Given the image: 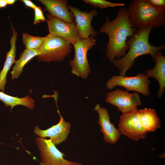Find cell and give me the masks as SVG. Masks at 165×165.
I'll return each instance as SVG.
<instances>
[{"instance_id":"cell-1","label":"cell","mask_w":165,"mask_h":165,"mask_svg":"<svg viewBox=\"0 0 165 165\" xmlns=\"http://www.w3.org/2000/svg\"><path fill=\"white\" fill-rule=\"evenodd\" d=\"M137 30L129 20L127 7L120 8L116 17L112 20H110L108 16L107 17L99 31L106 33L108 36L105 55L110 62L112 63L115 59L120 58L125 55L129 49L126 44L127 38L132 36Z\"/></svg>"},{"instance_id":"cell-2","label":"cell","mask_w":165,"mask_h":165,"mask_svg":"<svg viewBox=\"0 0 165 165\" xmlns=\"http://www.w3.org/2000/svg\"><path fill=\"white\" fill-rule=\"evenodd\" d=\"M152 28L147 26L137 28L134 34L127 40L126 44L129 47L128 52L123 57L116 58L112 62L118 68L119 75L125 76L127 71L132 68L138 57L149 55L155 62L157 52L165 50V45L156 46L149 43V35Z\"/></svg>"},{"instance_id":"cell-3","label":"cell","mask_w":165,"mask_h":165,"mask_svg":"<svg viewBox=\"0 0 165 165\" xmlns=\"http://www.w3.org/2000/svg\"><path fill=\"white\" fill-rule=\"evenodd\" d=\"M129 20L137 28L147 26L158 28L165 23V9L155 8L146 0H132L127 8Z\"/></svg>"},{"instance_id":"cell-4","label":"cell","mask_w":165,"mask_h":165,"mask_svg":"<svg viewBox=\"0 0 165 165\" xmlns=\"http://www.w3.org/2000/svg\"><path fill=\"white\" fill-rule=\"evenodd\" d=\"M72 45L59 36L48 34L38 49V60L41 61H64L72 51Z\"/></svg>"},{"instance_id":"cell-5","label":"cell","mask_w":165,"mask_h":165,"mask_svg":"<svg viewBox=\"0 0 165 165\" xmlns=\"http://www.w3.org/2000/svg\"><path fill=\"white\" fill-rule=\"evenodd\" d=\"M72 45L74 49L75 57L69 61L71 73L85 79L91 71L87 59V53L96 45V40L91 36L86 39L80 38Z\"/></svg>"},{"instance_id":"cell-6","label":"cell","mask_w":165,"mask_h":165,"mask_svg":"<svg viewBox=\"0 0 165 165\" xmlns=\"http://www.w3.org/2000/svg\"><path fill=\"white\" fill-rule=\"evenodd\" d=\"M151 83L147 76L144 73H140L134 76L113 75L107 80L106 85L107 88L110 90L116 86H121L128 92L134 91L147 97L150 95Z\"/></svg>"},{"instance_id":"cell-7","label":"cell","mask_w":165,"mask_h":165,"mask_svg":"<svg viewBox=\"0 0 165 165\" xmlns=\"http://www.w3.org/2000/svg\"><path fill=\"white\" fill-rule=\"evenodd\" d=\"M118 127L121 134L135 141L145 138L147 135L141 125L140 110L138 108L122 113Z\"/></svg>"},{"instance_id":"cell-8","label":"cell","mask_w":165,"mask_h":165,"mask_svg":"<svg viewBox=\"0 0 165 165\" xmlns=\"http://www.w3.org/2000/svg\"><path fill=\"white\" fill-rule=\"evenodd\" d=\"M35 140L39 152L42 165H83L81 163L64 159L66 155L57 148L50 139L38 137Z\"/></svg>"},{"instance_id":"cell-9","label":"cell","mask_w":165,"mask_h":165,"mask_svg":"<svg viewBox=\"0 0 165 165\" xmlns=\"http://www.w3.org/2000/svg\"><path fill=\"white\" fill-rule=\"evenodd\" d=\"M105 101L117 107L122 113L141 105L140 96L137 92L130 93L119 88L107 93Z\"/></svg>"},{"instance_id":"cell-10","label":"cell","mask_w":165,"mask_h":165,"mask_svg":"<svg viewBox=\"0 0 165 165\" xmlns=\"http://www.w3.org/2000/svg\"><path fill=\"white\" fill-rule=\"evenodd\" d=\"M46 16L49 35L61 37L72 45L81 38L75 22H67L50 13Z\"/></svg>"},{"instance_id":"cell-11","label":"cell","mask_w":165,"mask_h":165,"mask_svg":"<svg viewBox=\"0 0 165 165\" xmlns=\"http://www.w3.org/2000/svg\"><path fill=\"white\" fill-rule=\"evenodd\" d=\"M67 7L74 16L80 38L86 39L90 36L93 38L95 37L97 32L91 26V22L93 18L98 15L97 11L93 9L87 12L69 5H67Z\"/></svg>"},{"instance_id":"cell-12","label":"cell","mask_w":165,"mask_h":165,"mask_svg":"<svg viewBox=\"0 0 165 165\" xmlns=\"http://www.w3.org/2000/svg\"><path fill=\"white\" fill-rule=\"evenodd\" d=\"M57 112L60 117L59 122L46 130L40 129L36 126L34 129V133L40 137H49L55 145H57L66 140L70 132L71 123L66 121L61 116L58 109Z\"/></svg>"},{"instance_id":"cell-13","label":"cell","mask_w":165,"mask_h":165,"mask_svg":"<svg viewBox=\"0 0 165 165\" xmlns=\"http://www.w3.org/2000/svg\"><path fill=\"white\" fill-rule=\"evenodd\" d=\"M98 115L97 123L101 127L100 130L104 135L103 138L106 143L111 144H115L119 140L121 134L110 121L108 109L96 104L94 108Z\"/></svg>"},{"instance_id":"cell-14","label":"cell","mask_w":165,"mask_h":165,"mask_svg":"<svg viewBox=\"0 0 165 165\" xmlns=\"http://www.w3.org/2000/svg\"><path fill=\"white\" fill-rule=\"evenodd\" d=\"M45 7V9L53 16L67 22H74L73 14L67 7V0H39Z\"/></svg>"},{"instance_id":"cell-15","label":"cell","mask_w":165,"mask_h":165,"mask_svg":"<svg viewBox=\"0 0 165 165\" xmlns=\"http://www.w3.org/2000/svg\"><path fill=\"white\" fill-rule=\"evenodd\" d=\"M155 58V66L151 69H146L145 74L148 78H154L157 81L159 87L157 95L158 97L161 98L165 90V57L159 51L157 52Z\"/></svg>"},{"instance_id":"cell-16","label":"cell","mask_w":165,"mask_h":165,"mask_svg":"<svg viewBox=\"0 0 165 165\" xmlns=\"http://www.w3.org/2000/svg\"><path fill=\"white\" fill-rule=\"evenodd\" d=\"M11 24L12 35L10 38V43L11 47L7 53L6 61L2 69L0 72V90L4 92L5 85L7 82V74L13 64L15 61L16 56V42L17 33Z\"/></svg>"},{"instance_id":"cell-17","label":"cell","mask_w":165,"mask_h":165,"mask_svg":"<svg viewBox=\"0 0 165 165\" xmlns=\"http://www.w3.org/2000/svg\"><path fill=\"white\" fill-rule=\"evenodd\" d=\"M141 125L145 131L153 132L161 126V120L154 109L145 108L140 109Z\"/></svg>"},{"instance_id":"cell-18","label":"cell","mask_w":165,"mask_h":165,"mask_svg":"<svg viewBox=\"0 0 165 165\" xmlns=\"http://www.w3.org/2000/svg\"><path fill=\"white\" fill-rule=\"evenodd\" d=\"M39 54L38 50L26 49L20 55L19 59L15 61L10 72L12 79L17 78L22 72L26 64L31 59Z\"/></svg>"},{"instance_id":"cell-19","label":"cell","mask_w":165,"mask_h":165,"mask_svg":"<svg viewBox=\"0 0 165 165\" xmlns=\"http://www.w3.org/2000/svg\"><path fill=\"white\" fill-rule=\"evenodd\" d=\"M0 100L2 101L6 107H11V110L15 106L22 105L32 110L35 107L34 99L29 96L19 98L17 97L11 96L0 91Z\"/></svg>"},{"instance_id":"cell-20","label":"cell","mask_w":165,"mask_h":165,"mask_svg":"<svg viewBox=\"0 0 165 165\" xmlns=\"http://www.w3.org/2000/svg\"><path fill=\"white\" fill-rule=\"evenodd\" d=\"M23 43L26 49L38 50L46 37L34 36L27 33H22Z\"/></svg>"},{"instance_id":"cell-21","label":"cell","mask_w":165,"mask_h":165,"mask_svg":"<svg viewBox=\"0 0 165 165\" xmlns=\"http://www.w3.org/2000/svg\"><path fill=\"white\" fill-rule=\"evenodd\" d=\"M83 1L94 7L101 8H105L108 7L123 6L125 5L124 3L112 2L104 0H83Z\"/></svg>"},{"instance_id":"cell-22","label":"cell","mask_w":165,"mask_h":165,"mask_svg":"<svg viewBox=\"0 0 165 165\" xmlns=\"http://www.w3.org/2000/svg\"><path fill=\"white\" fill-rule=\"evenodd\" d=\"M35 16L34 24H36L42 21H46L41 7L38 6L34 9Z\"/></svg>"},{"instance_id":"cell-23","label":"cell","mask_w":165,"mask_h":165,"mask_svg":"<svg viewBox=\"0 0 165 165\" xmlns=\"http://www.w3.org/2000/svg\"><path fill=\"white\" fill-rule=\"evenodd\" d=\"M152 6L159 9H165V0H146Z\"/></svg>"},{"instance_id":"cell-24","label":"cell","mask_w":165,"mask_h":165,"mask_svg":"<svg viewBox=\"0 0 165 165\" xmlns=\"http://www.w3.org/2000/svg\"><path fill=\"white\" fill-rule=\"evenodd\" d=\"M24 4L27 6L29 7L34 9L38 6L34 4L32 2L29 0H22Z\"/></svg>"},{"instance_id":"cell-25","label":"cell","mask_w":165,"mask_h":165,"mask_svg":"<svg viewBox=\"0 0 165 165\" xmlns=\"http://www.w3.org/2000/svg\"><path fill=\"white\" fill-rule=\"evenodd\" d=\"M7 5L6 0H0V9L5 8Z\"/></svg>"},{"instance_id":"cell-26","label":"cell","mask_w":165,"mask_h":165,"mask_svg":"<svg viewBox=\"0 0 165 165\" xmlns=\"http://www.w3.org/2000/svg\"><path fill=\"white\" fill-rule=\"evenodd\" d=\"M7 5L13 4L16 2L15 0H6Z\"/></svg>"}]
</instances>
